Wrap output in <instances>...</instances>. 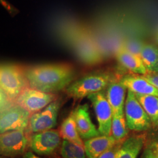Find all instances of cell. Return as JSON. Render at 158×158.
Wrapping results in <instances>:
<instances>
[{
  "label": "cell",
  "instance_id": "cell-19",
  "mask_svg": "<svg viewBox=\"0 0 158 158\" xmlns=\"http://www.w3.org/2000/svg\"><path fill=\"white\" fill-rule=\"evenodd\" d=\"M77 44V51L79 56L87 63H96L100 59V55L91 40L87 37L81 38Z\"/></svg>",
  "mask_w": 158,
  "mask_h": 158
},
{
  "label": "cell",
  "instance_id": "cell-15",
  "mask_svg": "<svg viewBox=\"0 0 158 158\" xmlns=\"http://www.w3.org/2000/svg\"><path fill=\"white\" fill-rule=\"evenodd\" d=\"M116 57L124 68L134 74L144 75L148 72L141 57L131 53L124 45L119 46L117 50Z\"/></svg>",
  "mask_w": 158,
  "mask_h": 158
},
{
  "label": "cell",
  "instance_id": "cell-13",
  "mask_svg": "<svg viewBox=\"0 0 158 158\" xmlns=\"http://www.w3.org/2000/svg\"><path fill=\"white\" fill-rule=\"evenodd\" d=\"M127 89L120 80L114 79L108 85L106 97L112 108L113 115L124 114Z\"/></svg>",
  "mask_w": 158,
  "mask_h": 158
},
{
  "label": "cell",
  "instance_id": "cell-11",
  "mask_svg": "<svg viewBox=\"0 0 158 158\" xmlns=\"http://www.w3.org/2000/svg\"><path fill=\"white\" fill-rule=\"evenodd\" d=\"M73 111L77 129L81 139H89L100 135L98 130L91 119L87 104L80 105Z\"/></svg>",
  "mask_w": 158,
  "mask_h": 158
},
{
  "label": "cell",
  "instance_id": "cell-1",
  "mask_svg": "<svg viewBox=\"0 0 158 158\" xmlns=\"http://www.w3.org/2000/svg\"><path fill=\"white\" fill-rule=\"evenodd\" d=\"M29 87L54 93L66 89L73 81L75 70L69 64H45L24 68Z\"/></svg>",
  "mask_w": 158,
  "mask_h": 158
},
{
  "label": "cell",
  "instance_id": "cell-20",
  "mask_svg": "<svg viewBox=\"0 0 158 158\" xmlns=\"http://www.w3.org/2000/svg\"><path fill=\"white\" fill-rule=\"evenodd\" d=\"M135 95L149 117L152 124L158 125V97L150 95Z\"/></svg>",
  "mask_w": 158,
  "mask_h": 158
},
{
  "label": "cell",
  "instance_id": "cell-4",
  "mask_svg": "<svg viewBox=\"0 0 158 158\" xmlns=\"http://www.w3.org/2000/svg\"><path fill=\"white\" fill-rule=\"evenodd\" d=\"M124 114L128 128L134 131L148 130L152 122L135 94L128 90L125 102Z\"/></svg>",
  "mask_w": 158,
  "mask_h": 158
},
{
  "label": "cell",
  "instance_id": "cell-29",
  "mask_svg": "<svg viewBox=\"0 0 158 158\" xmlns=\"http://www.w3.org/2000/svg\"><path fill=\"white\" fill-rule=\"evenodd\" d=\"M1 158H5V157H1Z\"/></svg>",
  "mask_w": 158,
  "mask_h": 158
},
{
  "label": "cell",
  "instance_id": "cell-3",
  "mask_svg": "<svg viewBox=\"0 0 158 158\" xmlns=\"http://www.w3.org/2000/svg\"><path fill=\"white\" fill-rule=\"evenodd\" d=\"M0 85L1 91L12 102H15L22 91L29 87L24 68L14 64H2L0 69Z\"/></svg>",
  "mask_w": 158,
  "mask_h": 158
},
{
  "label": "cell",
  "instance_id": "cell-8",
  "mask_svg": "<svg viewBox=\"0 0 158 158\" xmlns=\"http://www.w3.org/2000/svg\"><path fill=\"white\" fill-rule=\"evenodd\" d=\"M29 143L25 130L6 131L0 135L1 155L9 158L24 153Z\"/></svg>",
  "mask_w": 158,
  "mask_h": 158
},
{
  "label": "cell",
  "instance_id": "cell-27",
  "mask_svg": "<svg viewBox=\"0 0 158 158\" xmlns=\"http://www.w3.org/2000/svg\"><path fill=\"white\" fill-rule=\"evenodd\" d=\"M23 158H41L40 156H38L37 155H35L32 152H26L24 153L23 155Z\"/></svg>",
  "mask_w": 158,
  "mask_h": 158
},
{
  "label": "cell",
  "instance_id": "cell-10",
  "mask_svg": "<svg viewBox=\"0 0 158 158\" xmlns=\"http://www.w3.org/2000/svg\"><path fill=\"white\" fill-rule=\"evenodd\" d=\"M61 101L59 98L52 102L40 111L32 114L29 128L34 133L52 130L56 127Z\"/></svg>",
  "mask_w": 158,
  "mask_h": 158
},
{
  "label": "cell",
  "instance_id": "cell-21",
  "mask_svg": "<svg viewBox=\"0 0 158 158\" xmlns=\"http://www.w3.org/2000/svg\"><path fill=\"white\" fill-rule=\"evenodd\" d=\"M128 126L124 114L113 115L111 134L117 141H121L128 135Z\"/></svg>",
  "mask_w": 158,
  "mask_h": 158
},
{
  "label": "cell",
  "instance_id": "cell-18",
  "mask_svg": "<svg viewBox=\"0 0 158 158\" xmlns=\"http://www.w3.org/2000/svg\"><path fill=\"white\" fill-rule=\"evenodd\" d=\"M140 57L148 72H158V48L156 46L143 44Z\"/></svg>",
  "mask_w": 158,
  "mask_h": 158
},
{
  "label": "cell",
  "instance_id": "cell-16",
  "mask_svg": "<svg viewBox=\"0 0 158 158\" xmlns=\"http://www.w3.org/2000/svg\"><path fill=\"white\" fill-rule=\"evenodd\" d=\"M60 134L63 139L68 140L80 146L84 147V143L77 129L73 111L65 119L60 128Z\"/></svg>",
  "mask_w": 158,
  "mask_h": 158
},
{
  "label": "cell",
  "instance_id": "cell-25",
  "mask_svg": "<svg viewBox=\"0 0 158 158\" xmlns=\"http://www.w3.org/2000/svg\"><path fill=\"white\" fill-rule=\"evenodd\" d=\"M142 77L146 79L151 84L158 89V72H147Z\"/></svg>",
  "mask_w": 158,
  "mask_h": 158
},
{
  "label": "cell",
  "instance_id": "cell-6",
  "mask_svg": "<svg viewBox=\"0 0 158 158\" xmlns=\"http://www.w3.org/2000/svg\"><path fill=\"white\" fill-rule=\"evenodd\" d=\"M61 138L60 132L56 130H46L34 133L31 136L29 145L37 155L49 156L60 147Z\"/></svg>",
  "mask_w": 158,
  "mask_h": 158
},
{
  "label": "cell",
  "instance_id": "cell-7",
  "mask_svg": "<svg viewBox=\"0 0 158 158\" xmlns=\"http://www.w3.org/2000/svg\"><path fill=\"white\" fill-rule=\"evenodd\" d=\"M92 103L98 124V131L102 135H110L113 113L112 108L106 96L102 92L92 94L87 97Z\"/></svg>",
  "mask_w": 158,
  "mask_h": 158
},
{
  "label": "cell",
  "instance_id": "cell-24",
  "mask_svg": "<svg viewBox=\"0 0 158 158\" xmlns=\"http://www.w3.org/2000/svg\"><path fill=\"white\" fill-rule=\"evenodd\" d=\"M142 45L143 44H142L140 42L134 41V42H130L128 45L124 46L125 48L131 53L140 57Z\"/></svg>",
  "mask_w": 158,
  "mask_h": 158
},
{
  "label": "cell",
  "instance_id": "cell-26",
  "mask_svg": "<svg viewBox=\"0 0 158 158\" xmlns=\"http://www.w3.org/2000/svg\"><path fill=\"white\" fill-rule=\"evenodd\" d=\"M141 158H158V155L155 151V148H146Z\"/></svg>",
  "mask_w": 158,
  "mask_h": 158
},
{
  "label": "cell",
  "instance_id": "cell-14",
  "mask_svg": "<svg viewBox=\"0 0 158 158\" xmlns=\"http://www.w3.org/2000/svg\"><path fill=\"white\" fill-rule=\"evenodd\" d=\"M112 135H100L87 139L84 142L87 158H97L114 147L117 142Z\"/></svg>",
  "mask_w": 158,
  "mask_h": 158
},
{
  "label": "cell",
  "instance_id": "cell-23",
  "mask_svg": "<svg viewBox=\"0 0 158 158\" xmlns=\"http://www.w3.org/2000/svg\"><path fill=\"white\" fill-rule=\"evenodd\" d=\"M123 142L119 141L107 151L103 153L97 158H117L120 153V150Z\"/></svg>",
  "mask_w": 158,
  "mask_h": 158
},
{
  "label": "cell",
  "instance_id": "cell-2",
  "mask_svg": "<svg viewBox=\"0 0 158 158\" xmlns=\"http://www.w3.org/2000/svg\"><path fill=\"white\" fill-rule=\"evenodd\" d=\"M114 79L111 75L107 73H90L72 82L65 90L71 98L76 100L81 99L104 90Z\"/></svg>",
  "mask_w": 158,
  "mask_h": 158
},
{
  "label": "cell",
  "instance_id": "cell-28",
  "mask_svg": "<svg viewBox=\"0 0 158 158\" xmlns=\"http://www.w3.org/2000/svg\"><path fill=\"white\" fill-rule=\"evenodd\" d=\"M155 151H156V154H157L158 157V145L157 147H155Z\"/></svg>",
  "mask_w": 158,
  "mask_h": 158
},
{
  "label": "cell",
  "instance_id": "cell-17",
  "mask_svg": "<svg viewBox=\"0 0 158 158\" xmlns=\"http://www.w3.org/2000/svg\"><path fill=\"white\" fill-rule=\"evenodd\" d=\"M144 137L132 136L123 142L117 158H137L144 143Z\"/></svg>",
  "mask_w": 158,
  "mask_h": 158
},
{
  "label": "cell",
  "instance_id": "cell-9",
  "mask_svg": "<svg viewBox=\"0 0 158 158\" xmlns=\"http://www.w3.org/2000/svg\"><path fill=\"white\" fill-rule=\"evenodd\" d=\"M31 114L21 106L15 104L1 112L0 132L25 130L28 127Z\"/></svg>",
  "mask_w": 158,
  "mask_h": 158
},
{
  "label": "cell",
  "instance_id": "cell-12",
  "mask_svg": "<svg viewBox=\"0 0 158 158\" xmlns=\"http://www.w3.org/2000/svg\"><path fill=\"white\" fill-rule=\"evenodd\" d=\"M123 85L128 90L138 95H150L158 97V89L141 74H128L120 79Z\"/></svg>",
  "mask_w": 158,
  "mask_h": 158
},
{
  "label": "cell",
  "instance_id": "cell-22",
  "mask_svg": "<svg viewBox=\"0 0 158 158\" xmlns=\"http://www.w3.org/2000/svg\"><path fill=\"white\" fill-rule=\"evenodd\" d=\"M62 158H86L85 147L63 139L60 148Z\"/></svg>",
  "mask_w": 158,
  "mask_h": 158
},
{
  "label": "cell",
  "instance_id": "cell-5",
  "mask_svg": "<svg viewBox=\"0 0 158 158\" xmlns=\"http://www.w3.org/2000/svg\"><path fill=\"white\" fill-rule=\"evenodd\" d=\"M57 98L58 97L56 94L45 93L28 87L22 91L15 102L32 114L43 110Z\"/></svg>",
  "mask_w": 158,
  "mask_h": 158
}]
</instances>
